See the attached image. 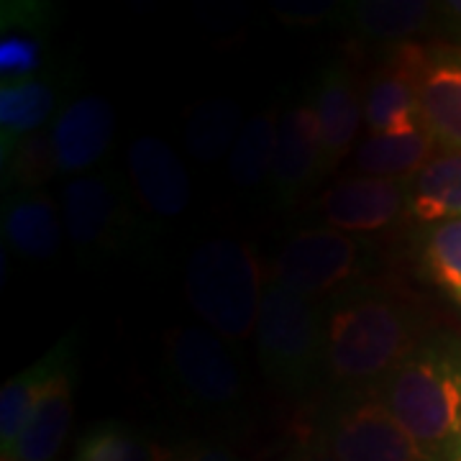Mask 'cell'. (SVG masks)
I'll use <instances>...</instances> for the list:
<instances>
[{
    "label": "cell",
    "instance_id": "52a82bcc",
    "mask_svg": "<svg viewBox=\"0 0 461 461\" xmlns=\"http://www.w3.org/2000/svg\"><path fill=\"white\" fill-rule=\"evenodd\" d=\"M375 262V249L366 239L344 230L315 226L297 229L272 259V277L293 293L323 303L348 285L362 282Z\"/></svg>",
    "mask_w": 461,
    "mask_h": 461
},
{
    "label": "cell",
    "instance_id": "5b68a950",
    "mask_svg": "<svg viewBox=\"0 0 461 461\" xmlns=\"http://www.w3.org/2000/svg\"><path fill=\"white\" fill-rule=\"evenodd\" d=\"M313 436L339 461H436L415 444L375 387H336L321 400Z\"/></svg>",
    "mask_w": 461,
    "mask_h": 461
},
{
    "label": "cell",
    "instance_id": "8992f818",
    "mask_svg": "<svg viewBox=\"0 0 461 461\" xmlns=\"http://www.w3.org/2000/svg\"><path fill=\"white\" fill-rule=\"evenodd\" d=\"M167 382L177 402L211 418H239L247 408V382L226 341L203 326L167 333Z\"/></svg>",
    "mask_w": 461,
    "mask_h": 461
},
{
    "label": "cell",
    "instance_id": "7402d4cb",
    "mask_svg": "<svg viewBox=\"0 0 461 461\" xmlns=\"http://www.w3.org/2000/svg\"><path fill=\"white\" fill-rule=\"evenodd\" d=\"M433 149L436 141L426 126L408 133H390V136L369 133L354 151V165L369 177L411 180L436 157Z\"/></svg>",
    "mask_w": 461,
    "mask_h": 461
},
{
    "label": "cell",
    "instance_id": "d6a6232c",
    "mask_svg": "<svg viewBox=\"0 0 461 461\" xmlns=\"http://www.w3.org/2000/svg\"><path fill=\"white\" fill-rule=\"evenodd\" d=\"M459 461H461V456H459Z\"/></svg>",
    "mask_w": 461,
    "mask_h": 461
},
{
    "label": "cell",
    "instance_id": "3957f363",
    "mask_svg": "<svg viewBox=\"0 0 461 461\" xmlns=\"http://www.w3.org/2000/svg\"><path fill=\"white\" fill-rule=\"evenodd\" d=\"M254 333L264 377L280 393L308 397L326 382L323 303L267 280Z\"/></svg>",
    "mask_w": 461,
    "mask_h": 461
},
{
    "label": "cell",
    "instance_id": "d6986e66",
    "mask_svg": "<svg viewBox=\"0 0 461 461\" xmlns=\"http://www.w3.org/2000/svg\"><path fill=\"white\" fill-rule=\"evenodd\" d=\"M59 87L51 77H33L0 87V162L57 118Z\"/></svg>",
    "mask_w": 461,
    "mask_h": 461
},
{
    "label": "cell",
    "instance_id": "4dcf8cb0",
    "mask_svg": "<svg viewBox=\"0 0 461 461\" xmlns=\"http://www.w3.org/2000/svg\"><path fill=\"white\" fill-rule=\"evenodd\" d=\"M280 461H339L330 454L326 446L321 444L315 436H308L303 441H297Z\"/></svg>",
    "mask_w": 461,
    "mask_h": 461
},
{
    "label": "cell",
    "instance_id": "6da1fadb",
    "mask_svg": "<svg viewBox=\"0 0 461 461\" xmlns=\"http://www.w3.org/2000/svg\"><path fill=\"white\" fill-rule=\"evenodd\" d=\"M326 384L375 387L420 344L411 303L375 282H357L323 300Z\"/></svg>",
    "mask_w": 461,
    "mask_h": 461
},
{
    "label": "cell",
    "instance_id": "cb8c5ba5",
    "mask_svg": "<svg viewBox=\"0 0 461 461\" xmlns=\"http://www.w3.org/2000/svg\"><path fill=\"white\" fill-rule=\"evenodd\" d=\"M280 131V113L264 111L249 118L236 139V147L229 154V177L241 190H254L259 185H269L275 149Z\"/></svg>",
    "mask_w": 461,
    "mask_h": 461
},
{
    "label": "cell",
    "instance_id": "603a6c76",
    "mask_svg": "<svg viewBox=\"0 0 461 461\" xmlns=\"http://www.w3.org/2000/svg\"><path fill=\"white\" fill-rule=\"evenodd\" d=\"M408 215L420 226L461 218V151H441L411 180Z\"/></svg>",
    "mask_w": 461,
    "mask_h": 461
},
{
    "label": "cell",
    "instance_id": "44dd1931",
    "mask_svg": "<svg viewBox=\"0 0 461 461\" xmlns=\"http://www.w3.org/2000/svg\"><path fill=\"white\" fill-rule=\"evenodd\" d=\"M346 16L357 32L390 44H411L412 36H420L433 26L438 3L423 0H359L348 3Z\"/></svg>",
    "mask_w": 461,
    "mask_h": 461
},
{
    "label": "cell",
    "instance_id": "484cf974",
    "mask_svg": "<svg viewBox=\"0 0 461 461\" xmlns=\"http://www.w3.org/2000/svg\"><path fill=\"white\" fill-rule=\"evenodd\" d=\"M241 108L230 98H213L195 108L190 115L185 141L190 154L200 162H215L236 147L241 133Z\"/></svg>",
    "mask_w": 461,
    "mask_h": 461
},
{
    "label": "cell",
    "instance_id": "2e32d148",
    "mask_svg": "<svg viewBox=\"0 0 461 461\" xmlns=\"http://www.w3.org/2000/svg\"><path fill=\"white\" fill-rule=\"evenodd\" d=\"M75 412V348L59 362L47 379L33 405L29 423L18 436L16 446L3 459L8 461H54L67 441Z\"/></svg>",
    "mask_w": 461,
    "mask_h": 461
},
{
    "label": "cell",
    "instance_id": "e0dca14e",
    "mask_svg": "<svg viewBox=\"0 0 461 461\" xmlns=\"http://www.w3.org/2000/svg\"><path fill=\"white\" fill-rule=\"evenodd\" d=\"M423 123L436 147L461 151V50L430 47L418 83Z\"/></svg>",
    "mask_w": 461,
    "mask_h": 461
},
{
    "label": "cell",
    "instance_id": "4fadbf2b",
    "mask_svg": "<svg viewBox=\"0 0 461 461\" xmlns=\"http://www.w3.org/2000/svg\"><path fill=\"white\" fill-rule=\"evenodd\" d=\"M129 172L133 193L141 205L157 218H180L193 200L190 175L182 165L180 154L165 139L144 133L129 144Z\"/></svg>",
    "mask_w": 461,
    "mask_h": 461
},
{
    "label": "cell",
    "instance_id": "8fae6325",
    "mask_svg": "<svg viewBox=\"0 0 461 461\" xmlns=\"http://www.w3.org/2000/svg\"><path fill=\"white\" fill-rule=\"evenodd\" d=\"M326 175L323 151H321V129L311 100L295 103L280 113V131L275 165L269 175V195L275 208L287 211L297 200Z\"/></svg>",
    "mask_w": 461,
    "mask_h": 461
},
{
    "label": "cell",
    "instance_id": "83f0119b",
    "mask_svg": "<svg viewBox=\"0 0 461 461\" xmlns=\"http://www.w3.org/2000/svg\"><path fill=\"white\" fill-rule=\"evenodd\" d=\"M59 175L57 154L51 144V131L33 133L23 139L8 159H3V190H41Z\"/></svg>",
    "mask_w": 461,
    "mask_h": 461
},
{
    "label": "cell",
    "instance_id": "ac0fdd59",
    "mask_svg": "<svg viewBox=\"0 0 461 461\" xmlns=\"http://www.w3.org/2000/svg\"><path fill=\"white\" fill-rule=\"evenodd\" d=\"M50 5L14 0L3 3V36H0V80L3 85L41 77L47 62Z\"/></svg>",
    "mask_w": 461,
    "mask_h": 461
},
{
    "label": "cell",
    "instance_id": "1f68e13d",
    "mask_svg": "<svg viewBox=\"0 0 461 461\" xmlns=\"http://www.w3.org/2000/svg\"><path fill=\"white\" fill-rule=\"evenodd\" d=\"M438 14L444 18H448L456 29H461V0H446V3H438Z\"/></svg>",
    "mask_w": 461,
    "mask_h": 461
},
{
    "label": "cell",
    "instance_id": "277c9868",
    "mask_svg": "<svg viewBox=\"0 0 461 461\" xmlns=\"http://www.w3.org/2000/svg\"><path fill=\"white\" fill-rule=\"evenodd\" d=\"M264 285L254 249L229 236L200 244L185 269L190 308L223 341H247L257 330Z\"/></svg>",
    "mask_w": 461,
    "mask_h": 461
},
{
    "label": "cell",
    "instance_id": "5bb4252c",
    "mask_svg": "<svg viewBox=\"0 0 461 461\" xmlns=\"http://www.w3.org/2000/svg\"><path fill=\"white\" fill-rule=\"evenodd\" d=\"M313 111L321 129V151L326 175L354 151L359 126L364 121V93L344 59L330 62L315 83Z\"/></svg>",
    "mask_w": 461,
    "mask_h": 461
},
{
    "label": "cell",
    "instance_id": "9c48e42d",
    "mask_svg": "<svg viewBox=\"0 0 461 461\" xmlns=\"http://www.w3.org/2000/svg\"><path fill=\"white\" fill-rule=\"evenodd\" d=\"M411 180H384L369 175L346 177L321 195L318 211L329 229L351 236H375L395 229L408 215Z\"/></svg>",
    "mask_w": 461,
    "mask_h": 461
},
{
    "label": "cell",
    "instance_id": "7a4b0ae2",
    "mask_svg": "<svg viewBox=\"0 0 461 461\" xmlns=\"http://www.w3.org/2000/svg\"><path fill=\"white\" fill-rule=\"evenodd\" d=\"M402 429L436 461L461 456V341L426 336L377 384Z\"/></svg>",
    "mask_w": 461,
    "mask_h": 461
},
{
    "label": "cell",
    "instance_id": "7c38bea8",
    "mask_svg": "<svg viewBox=\"0 0 461 461\" xmlns=\"http://www.w3.org/2000/svg\"><path fill=\"white\" fill-rule=\"evenodd\" d=\"M50 131L59 175H85L98 165L113 144V105L98 93L80 95L57 113Z\"/></svg>",
    "mask_w": 461,
    "mask_h": 461
},
{
    "label": "cell",
    "instance_id": "4316f807",
    "mask_svg": "<svg viewBox=\"0 0 461 461\" xmlns=\"http://www.w3.org/2000/svg\"><path fill=\"white\" fill-rule=\"evenodd\" d=\"M418 264L423 280L461 305V218L441 221L420 239Z\"/></svg>",
    "mask_w": 461,
    "mask_h": 461
},
{
    "label": "cell",
    "instance_id": "ba28073f",
    "mask_svg": "<svg viewBox=\"0 0 461 461\" xmlns=\"http://www.w3.org/2000/svg\"><path fill=\"white\" fill-rule=\"evenodd\" d=\"M62 218L75 254L95 264L126 247L131 208L123 185L108 172H85L62 190Z\"/></svg>",
    "mask_w": 461,
    "mask_h": 461
},
{
    "label": "cell",
    "instance_id": "f546056e",
    "mask_svg": "<svg viewBox=\"0 0 461 461\" xmlns=\"http://www.w3.org/2000/svg\"><path fill=\"white\" fill-rule=\"evenodd\" d=\"M169 461H241L230 448L215 441H190V444L172 448Z\"/></svg>",
    "mask_w": 461,
    "mask_h": 461
},
{
    "label": "cell",
    "instance_id": "9a60e30c",
    "mask_svg": "<svg viewBox=\"0 0 461 461\" xmlns=\"http://www.w3.org/2000/svg\"><path fill=\"white\" fill-rule=\"evenodd\" d=\"M3 241L29 262H51L65 244L62 205L44 190H11L0 211Z\"/></svg>",
    "mask_w": 461,
    "mask_h": 461
},
{
    "label": "cell",
    "instance_id": "d4e9b609",
    "mask_svg": "<svg viewBox=\"0 0 461 461\" xmlns=\"http://www.w3.org/2000/svg\"><path fill=\"white\" fill-rule=\"evenodd\" d=\"M172 448L157 444L121 420H103L75 444L69 461H169Z\"/></svg>",
    "mask_w": 461,
    "mask_h": 461
},
{
    "label": "cell",
    "instance_id": "f1b7e54d",
    "mask_svg": "<svg viewBox=\"0 0 461 461\" xmlns=\"http://www.w3.org/2000/svg\"><path fill=\"white\" fill-rule=\"evenodd\" d=\"M348 11V3L336 0H290V3H272V14L290 23V26H318L329 23L333 18L344 16Z\"/></svg>",
    "mask_w": 461,
    "mask_h": 461
},
{
    "label": "cell",
    "instance_id": "30bf717a",
    "mask_svg": "<svg viewBox=\"0 0 461 461\" xmlns=\"http://www.w3.org/2000/svg\"><path fill=\"white\" fill-rule=\"evenodd\" d=\"M426 62V47L400 44L372 72L364 87V123L372 136L408 133L423 129L418 83Z\"/></svg>",
    "mask_w": 461,
    "mask_h": 461
},
{
    "label": "cell",
    "instance_id": "ffe728a7",
    "mask_svg": "<svg viewBox=\"0 0 461 461\" xmlns=\"http://www.w3.org/2000/svg\"><path fill=\"white\" fill-rule=\"evenodd\" d=\"M75 346H77V336L69 333L59 344L51 346L39 362L26 366L23 372H18L16 377H11L3 384V393H0V448H3V456L11 454V448L16 446L18 436L26 429L29 415H32L47 379L51 377V372L59 366V362Z\"/></svg>",
    "mask_w": 461,
    "mask_h": 461
}]
</instances>
